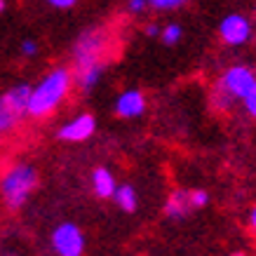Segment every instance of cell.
<instances>
[{
    "label": "cell",
    "instance_id": "obj_1",
    "mask_svg": "<svg viewBox=\"0 0 256 256\" xmlns=\"http://www.w3.org/2000/svg\"><path fill=\"white\" fill-rule=\"evenodd\" d=\"M110 50V33L101 26L87 28L78 36L73 45V85H78L80 92H92L99 85L104 68H106V56Z\"/></svg>",
    "mask_w": 256,
    "mask_h": 256
},
{
    "label": "cell",
    "instance_id": "obj_2",
    "mask_svg": "<svg viewBox=\"0 0 256 256\" xmlns=\"http://www.w3.org/2000/svg\"><path fill=\"white\" fill-rule=\"evenodd\" d=\"M73 90V73L68 66H56L50 73L31 85L28 94V106H26V116L33 120H42L50 118L59 106H62L66 96Z\"/></svg>",
    "mask_w": 256,
    "mask_h": 256
},
{
    "label": "cell",
    "instance_id": "obj_3",
    "mask_svg": "<svg viewBox=\"0 0 256 256\" xmlns=\"http://www.w3.org/2000/svg\"><path fill=\"white\" fill-rule=\"evenodd\" d=\"M38 186V172L28 162H14L0 176V195L5 207L12 212L22 210Z\"/></svg>",
    "mask_w": 256,
    "mask_h": 256
},
{
    "label": "cell",
    "instance_id": "obj_4",
    "mask_svg": "<svg viewBox=\"0 0 256 256\" xmlns=\"http://www.w3.org/2000/svg\"><path fill=\"white\" fill-rule=\"evenodd\" d=\"M256 85V73L252 66L244 64H235L221 73V78L214 85L212 92V104L218 110H228L233 108L235 101H242V96Z\"/></svg>",
    "mask_w": 256,
    "mask_h": 256
},
{
    "label": "cell",
    "instance_id": "obj_5",
    "mask_svg": "<svg viewBox=\"0 0 256 256\" xmlns=\"http://www.w3.org/2000/svg\"><path fill=\"white\" fill-rule=\"evenodd\" d=\"M28 94H31V85L26 82L10 87L8 92L0 94V136L16 130L19 122L26 118Z\"/></svg>",
    "mask_w": 256,
    "mask_h": 256
},
{
    "label": "cell",
    "instance_id": "obj_6",
    "mask_svg": "<svg viewBox=\"0 0 256 256\" xmlns=\"http://www.w3.org/2000/svg\"><path fill=\"white\" fill-rule=\"evenodd\" d=\"M210 204V193L202 188H176L164 200V218L170 221H184L193 212Z\"/></svg>",
    "mask_w": 256,
    "mask_h": 256
},
{
    "label": "cell",
    "instance_id": "obj_7",
    "mask_svg": "<svg viewBox=\"0 0 256 256\" xmlns=\"http://www.w3.org/2000/svg\"><path fill=\"white\" fill-rule=\"evenodd\" d=\"M52 249L56 256H82L85 254V233L78 224L64 221L52 230Z\"/></svg>",
    "mask_w": 256,
    "mask_h": 256
},
{
    "label": "cell",
    "instance_id": "obj_8",
    "mask_svg": "<svg viewBox=\"0 0 256 256\" xmlns=\"http://www.w3.org/2000/svg\"><path fill=\"white\" fill-rule=\"evenodd\" d=\"M254 26L249 22V16L240 14V12H230L226 14L218 24V38L228 47H242L252 40Z\"/></svg>",
    "mask_w": 256,
    "mask_h": 256
},
{
    "label": "cell",
    "instance_id": "obj_9",
    "mask_svg": "<svg viewBox=\"0 0 256 256\" xmlns=\"http://www.w3.org/2000/svg\"><path fill=\"white\" fill-rule=\"evenodd\" d=\"M94 132H96V118L92 113H78L56 130V136L66 144H82V141L92 139Z\"/></svg>",
    "mask_w": 256,
    "mask_h": 256
},
{
    "label": "cell",
    "instance_id": "obj_10",
    "mask_svg": "<svg viewBox=\"0 0 256 256\" xmlns=\"http://www.w3.org/2000/svg\"><path fill=\"white\" fill-rule=\"evenodd\" d=\"M146 94L141 92V90H124V92L118 94L116 99V106H113V110H116L118 118H122V120H134V118H141L144 113H146Z\"/></svg>",
    "mask_w": 256,
    "mask_h": 256
},
{
    "label": "cell",
    "instance_id": "obj_11",
    "mask_svg": "<svg viewBox=\"0 0 256 256\" xmlns=\"http://www.w3.org/2000/svg\"><path fill=\"white\" fill-rule=\"evenodd\" d=\"M90 184H92V193L99 198V200H110L113 193H116L118 181L113 176V172L108 167H96L92 170V176H90Z\"/></svg>",
    "mask_w": 256,
    "mask_h": 256
},
{
    "label": "cell",
    "instance_id": "obj_12",
    "mask_svg": "<svg viewBox=\"0 0 256 256\" xmlns=\"http://www.w3.org/2000/svg\"><path fill=\"white\" fill-rule=\"evenodd\" d=\"M110 200L116 202L122 212H127V214H134V212L139 210V193H136V188L130 186V184H118L116 193H113Z\"/></svg>",
    "mask_w": 256,
    "mask_h": 256
},
{
    "label": "cell",
    "instance_id": "obj_13",
    "mask_svg": "<svg viewBox=\"0 0 256 256\" xmlns=\"http://www.w3.org/2000/svg\"><path fill=\"white\" fill-rule=\"evenodd\" d=\"M158 38L162 40L167 47L178 45V42L184 40V26H181V24H176V22L164 24L162 28H160V36H158Z\"/></svg>",
    "mask_w": 256,
    "mask_h": 256
},
{
    "label": "cell",
    "instance_id": "obj_14",
    "mask_svg": "<svg viewBox=\"0 0 256 256\" xmlns=\"http://www.w3.org/2000/svg\"><path fill=\"white\" fill-rule=\"evenodd\" d=\"M190 0H148V10H156V12H172V10L184 8Z\"/></svg>",
    "mask_w": 256,
    "mask_h": 256
},
{
    "label": "cell",
    "instance_id": "obj_15",
    "mask_svg": "<svg viewBox=\"0 0 256 256\" xmlns=\"http://www.w3.org/2000/svg\"><path fill=\"white\" fill-rule=\"evenodd\" d=\"M240 104H242V108H244V113H247L249 118H254V120H256V85L252 87L244 96H242Z\"/></svg>",
    "mask_w": 256,
    "mask_h": 256
},
{
    "label": "cell",
    "instance_id": "obj_16",
    "mask_svg": "<svg viewBox=\"0 0 256 256\" xmlns=\"http://www.w3.org/2000/svg\"><path fill=\"white\" fill-rule=\"evenodd\" d=\"M19 50H22V54L26 56V59H33V56L38 54V42H36V40L33 38H26V40H22V47H19Z\"/></svg>",
    "mask_w": 256,
    "mask_h": 256
},
{
    "label": "cell",
    "instance_id": "obj_17",
    "mask_svg": "<svg viewBox=\"0 0 256 256\" xmlns=\"http://www.w3.org/2000/svg\"><path fill=\"white\" fill-rule=\"evenodd\" d=\"M127 10L136 16L144 14V12H148V0H127Z\"/></svg>",
    "mask_w": 256,
    "mask_h": 256
},
{
    "label": "cell",
    "instance_id": "obj_18",
    "mask_svg": "<svg viewBox=\"0 0 256 256\" xmlns=\"http://www.w3.org/2000/svg\"><path fill=\"white\" fill-rule=\"evenodd\" d=\"M47 5H52L54 10H70L78 5V0H47Z\"/></svg>",
    "mask_w": 256,
    "mask_h": 256
},
{
    "label": "cell",
    "instance_id": "obj_19",
    "mask_svg": "<svg viewBox=\"0 0 256 256\" xmlns=\"http://www.w3.org/2000/svg\"><path fill=\"white\" fill-rule=\"evenodd\" d=\"M160 28H162V26H158V24H148V26H146V36H148V38H158V36H160Z\"/></svg>",
    "mask_w": 256,
    "mask_h": 256
},
{
    "label": "cell",
    "instance_id": "obj_20",
    "mask_svg": "<svg viewBox=\"0 0 256 256\" xmlns=\"http://www.w3.org/2000/svg\"><path fill=\"white\" fill-rule=\"evenodd\" d=\"M249 228L256 233V204L252 207V212H249Z\"/></svg>",
    "mask_w": 256,
    "mask_h": 256
},
{
    "label": "cell",
    "instance_id": "obj_21",
    "mask_svg": "<svg viewBox=\"0 0 256 256\" xmlns=\"http://www.w3.org/2000/svg\"><path fill=\"white\" fill-rule=\"evenodd\" d=\"M5 8H8V2H5V0H0V14L5 12Z\"/></svg>",
    "mask_w": 256,
    "mask_h": 256
},
{
    "label": "cell",
    "instance_id": "obj_22",
    "mask_svg": "<svg viewBox=\"0 0 256 256\" xmlns=\"http://www.w3.org/2000/svg\"><path fill=\"white\" fill-rule=\"evenodd\" d=\"M233 256H244V254H242V252H235V254Z\"/></svg>",
    "mask_w": 256,
    "mask_h": 256
}]
</instances>
